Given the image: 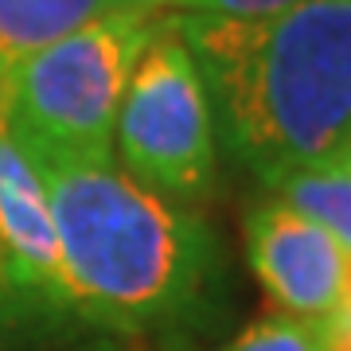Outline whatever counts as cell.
<instances>
[{"label": "cell", "mask_w": 351, "mask_h": 351, "mask_svg": "<svg viewBox=\"0 0 351 351\" xmlns=\"http://www.w3.org/2000/svg\"><path fill=\"white\" fill-rule=\"evenodd\" d=\"M86 351H125L121 343H98V348H86Z\"/></svg>", "instance_id": "9a60e30c"}, {"label": "cell", "mask_w": 351, "mask_h": 351, "mask_svg": "<svg viewBox=\"0 0 351 351\" xmlns=\"http://www.w3.org/2000/svg\"><path fill=\"white\" fill-rule=\"evenodd\" d=\"M59 242L63 308L101 332L191 324L211 304L223 254L199 211L101 164L39 168Z\"/></svg>", "instance_id": "7a4b0ae2"}, {"label": "cell", "mask_w": 351, "mask_h": 351, "mask_svg": "<svg viewBox=\"0 0 351 351\" xmlns=\"http://www.w3.org/2000/svg\"><path fill=\"white\" fill-rule=\"evenodd\" d=\"M156 20L110 8L12 71L4 129L36 168L113 160L117 110Z\"/></svg>", "instance_id": "3957f363"}, {"label": "cell", "mask_w": 351, "mask_h": 351, "mask_svg": "<svg viewBox=\"0 0 351 351\" xmlns=\"http://www.w3.org/2000/svg\"><path fill=\"white\" fill-rule=\"evenodd\" d=\"M113 145L121 172L180 207H199L215 191L219 137L203 75L168 16L145 43L117 110Z\"/></svg>", "instance_id": "277c9868"}, {"label": "cell", "mask_w": 351, "mask_h": 351, "mask_svg": "<svg viewBox=\"0 0 351 351\" xmlns=\"http://www.w3.org/2000/svg\"><path fill=\"white\" fill-rule=\"evenodd\" d=\"M8 289V262H4V242H0V293Z\"/></svg>", "instance_id": "4fadbf2b"}, {"label": "cell", "mask_w": 351, "mask_h": 351, "mask_svg": "<svg viewBox=\"0 0 351 351\" xmlns=\"http://www.w3.org/2000/svg\"><path fill=\"white\" fill-rule=\"evenodd\" d=\"M339 316H351V258H348V274H343V289H339V304H336ZM332 313V316H336Z\"/></svg>", "instance_id": "7c38bea8"}, {"label": "cell", "mask_w": 351, "mask_h": 351, "mask_svg": "<svg viewBox=\"0 0 351 351\" xmlns=\"http://www.w3.org/2000/svg\"><path fill=\"white\" fill-rule=\"evenodd\" d=\"M0 242L8 262V289L36 313L66 316L59 242L47 207L43 176L0 121Z\"/></svg>", "instance_id": "8992f818"}, {"label": "cell", "mask_w": 351, "mask_h": 351, "mask_svg": "<svg viewBox=\"0 0 351 351\" xmlns=\"http://www.w3.org/2000/svg\"><path fill=\"white\" fill-rule=\"evenodd\" d=\"M304 0H176V12L188 16H219V20H269Z\"/></svg>", "instance_id": "30bf717a"}, {"label": "cell", "mask_w": 351, "mask_h": 351, "mask_svg": "<svg viewBox=\"0 0 351 351\" xmlns=\"http://www.w3.org/2000/svg\"><path fill=\"white\" fill-rule=\"evenodd\" d=\"M339 164H343V168H348V172H351V141H348V145H343V152H339Z\"/></svg>", "instance_id": "5bb4252c"}, {"label": "cell", "mask_w": 351, "mask_h": 351, "mask_svg": "<svg viewBox=\"0 0 351 351\" xmlns=\"http://www.w3.org/2000/svg\"><path fill=\"white\" fill-rule=\"evenodd\" d=\"M246 258L277 313L328 320L339 304L348 254L316 223L265 191L246 207Z\"/></svg>", "instance_id": "5b68a950"}, {"label": "cell", "mask_w": 351, "mask_h": 351, "mask_svg": "<svg viewBox=\"0 0 351 351\" xmlns=\"http://www.w3.org/2000/svg\"><path fill=\"white\" fill-rule=\"evenodd\" d=\"M226 351H324V320L265 313L242 328Z\"/></svg>", "instance_id": "9c48e42d"}, {"label": "cell", "mask_w": 351, "mask_h": 351, "mask_svg": "<svg viewBox=\"0 0 351 351\" xmlns=\"http://www.w3.org/2000/svg\"><path fill=\"white\" fill-rule=\"evenodd\" d=\"M110 4L121 8V12H137V16H164L176 0H110Z\"/></svg>", "instance_id": "8fae6325"}, {"label": "cell", "mask_w": 351, "mask_h": 351, "mask_svg": "<svg viewBox=\"0 0 351 351\" xmlns=\"http://www.w3.org/2000/svg\"><path fill=\"white\" fill-rule=\"evenodd\" d=\"M168 20L203 75L219 145L258 184L339 160L351 141V0H304L269 20Z\"/></svg>", "instance_id": "6da1fadb"}, {"label": "cell", "mask_w": 351, "mask_h": 351, "mask_svg": "<svg viewBox=\"0 0 351 351\" xmlns=\"http://www.w3.org/2000/svg\"><path fill=\"white\" fill-rule=\"evenodd\" d=\"M110 8V0H0V121L16 66Z\"/></svg>", "instance_id": "52a82bcc"}, {"label": "cell", "mask_w": 351, "mask_h": 351, "mask_svg": "<svg viewBox=\"0 0 351 351\" xmlns=\"http://www.w3.org/2000/svg\"><path fill=\"white\" fill-rule=\"evenodd\" d=\"M262 188L281 203H289L293 211H301L324 234H332L336 246L351 258V172L339 160L281 172Z\"/></svg>", "instance_id": "ba28073f"}]
</instances>
